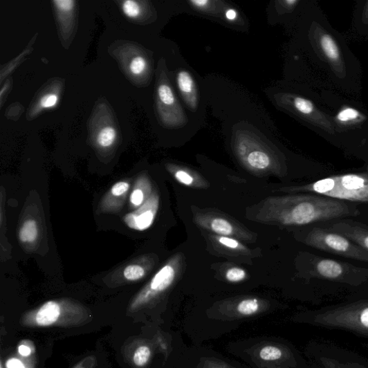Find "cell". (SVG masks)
Wrapping results in <instances>:
<instances>
[{"label": "cell", "mask_w": 368, "mask_h": 368, "mask_svg": "<svg viewBox=\"0 0 368 368\" xmlns=\"http://www.w3.org/2000/svg\"><path fill=\"white\" fill-rule=\"evenodd\" d=\"M311 322L368 335V300L321 311L312 317Z\"/></svg>", "instance_id": "cell-7"}, {"label": "cell", "mask_w": 368, "mask_h": 368, "mask_svg": "<svg viewBox=\"0 0 368 368\" xmlns=\"http://www.w3.org/2000/svg\"><path fill=\"white\" fill-rule=\"evenodd\" d=\"M303 24L309 87L357 100L362 94V68L346 35L330 24L316 1H309Z\"/></svg>", "instance_id": "cell-1"}, {"label": "cell", "mask_w": 368, "mask_h": 368, "mask_svg": "<svg viewBox=\"0 0 368 368\" xmlns=\"http://www.w3.org/2000/svg\"><path fill=\"white\" fill-rule=\"evenodd\" d=\"M7 368H25L22 362L19 360L12 358L6 363Z\"/></svg>", "instance_id": "cell-36"}, {"label": "cell", "mask_w": 368, "mask_h": 368, "mask_svg": "<svg viewBox=\"0 0 368 368\" xmlns=\"http://www.w3.org/2000/svg\"><path fill=\"white\" fill-rule=\"evenodd\" d=\"M226 17L227 18L228 21L234 22L238 18V13L235 10L230 8L226 12Z\"/></svg>", "instance_id": "cell-37"}, {"label": "cell", "mask_w": 368, "mask_h": 368, "mask_svg": "<svg viewBox=\"0 0 368 368\" xmlns=\"http://www.w3.org/2000/svg\"><path fill=\"white\" fill-rule=\"evenodd\" d=\"M286 191L292 193H315L337 200L367 203L368 173L329 176L307 185L287 188Z\"/></svg>", "instance_id": "cell-5"}, {"label": "cell", "mask_w": 368, "mask_h": 368, "mask_svg": "<svg viewBox=\"0 0 368 368\" xmlns=\"http://www.w3.org/2000/svg\"><path fill=\"white\" fill-rule=\"evenodd\" d=\"M343 365L346 368H367L358 362H347Z\"/></svg>", "instance_id": "cell-39"}, {"label": "cell", "mask_w": 368, "mask_h": 368, "mask_svg": "<svg viewBox=\"0 0 368 368\" xmlns=\"http://www.w3.org/2000/svg\"><path fill=\"white\" fill-rule=\"evenodd\" d=\"M62 314V305L57 301H49L42 306L35 315V324L48 326L56 323Z\"/></svg>", "instance_id": "cell-22"}, {"label": "cell", "mask_w": 368, "mask_h": 368, "mask_svg": "<svg viewBox=\"0 0 368 368\" xmlns=\"http://www.w3.org/2000/svg\"><path fill=\"white\" fill-rule=\"evenodd\" d=\"M0 368H3V366L1 365V367H0Z\"/></svg>", "instance_id": "cell-41"}, {"label": "cell", "mask_w": 368, "mask_h": 368, "mask_svg": "<svg viewBox=\"0 0 368 368\" xmlns=\"http://www.w3.org/2000/svg\"><path fill=\"white\" fill-rule=\"evenodd\" d=\"M318 91L332 118L342 147L361 150L368 137V109L356 99L335 91Z\"/></svg>", "instance_id": "cell-3"}, {"label": "cell", "mask_w": 368, "mask_h": 368, "mask_svg": "<svg viewBox=\"0 0 368 368\" xmlns=\"http://www.w3.org/2000/svg\"><path fill=\"white\" fill-rule=\"evenodd\" d=\"M167 169L183 186L196 189H205L208 187L207 181L193 170L174 164L167 165Z\"/></svg>", "instance_id": "cell-19"}, {"label": "cell", "mask_w": 368, "mask_h": 368, "mask_svg": "<svg viewBox=\"0 0 368 368\" xmlns=\"http://www.w3.org/2000/svg\"><path fill=\"white\" fill-rule=\"evenodd\" d=\"M194 223L201 228L217 235L234 237L237 240L252 242L255 237L250 230L230 217L214 211L192 210Z\"/></svg>", "instance_id": "cell-11"}, {"label": "cell", "mask_w": 368, "mask_h": 368, "mask_svg": "<svg viewBox=\"0 0 368 368\" xmlns=\"http://www.w3.org/2000/svg\"><path fill=\"white\" fill-rule=\"evenodd\" d=\"M361 150H363V151H368V137L365 142V144L363 145V146L362 147V149Z\"/></svg>", "instance_id": "cell-40"}, {"label": "cell", "mask_w": 368, "mask_h": 368, "mask_svg": "<svg viewBox=\"0 0 368 368\" xmlns=\"http://www.w3.org/2000/svg\"><path fill=\"white\" fill-rule=\"evenodd\" d=\"M158 96L160 102L168 109L167 117L165 118V122L172 126V120L169 109H171V111L177 126L180 127L186 123L187 119L185 115H184L183 109L178 102L171 86L165 83L160 84L158 88Z\"/></svg>", "instance_id": "cell-17"}, {"label": "cell", "mask_w": 368, "mask_h": 368, "mask_svg": "<svg viewBox=\"0 0 368 368\" xmlns=\"http://www.w3.org/2000/svg\"><path fill=\"white\" fill-rule=\"evenodd\" d=\"M338 232L349 239L358 246L368 252V227L356 222V221L345 219L338 221L326 228Z\"/></svg>", "instance_id": "cell-15"}, {"label": "cell", "mask_w": 368, "mask_h": 368, "mask_svg": "<svg viewBox=\"0 0 368 368\" xmlns=\"http://www.w3.org/2000/svg\"><path fill=\"white\" fill-rule=\"evenodd\" d=\"M234 152L244 168L255 175L284 176L286 174V163L251 137L238 138Z\"/></svg>", "instance_id": "cell-6"}, {"label": "cell", "mask_w": 368, "mask_h": 368, "mask_svg": "<svg viewBox=\"0 0 368 368\" xmlns=\"http://www.w3.org/2000/svg\"><path fill=\"white\" fill-rule=\"evenodd\" d=\"M203 368H232L223 362L217 360H207L204 362Z\"/></svg>", "instance_id": "cell-34"}, {"label": "cell", "mask_w": 368, "mask_h": 368, "mask_svg": "<svg viewBox=\"0 0 368 368\" xmlns=\"http://www.w3.org/2000/svg\"><path fill=\"white\" fill-rule=\"evenodd\" d=\"M225 276L228 282L239 283L243 282L247 278V272L240 267L232 266L227 269Z\"/></svg>", "instance_id": "cell-28"}, {"label": "cell", "mask_w": 368, "mask_h": 368, "mask_svg": "<svg viewBox=\"0 0 368 368\" xmlns=\"http://www.w3.org/2000/svg\"><path fill=\"white\" fill-rule=\"evenodd\" d=\"M303 242L322 251L348 257L357 261L368 262V252L338 232L327 229H312L304 237Z\"/></svg>", "instance_id": "cell-9"}, {"label": "cell", "mask_w": 368, "mask_h": 368, "mask_svg": "<svg viewBox=\"0 0 368 368\" xmlns=\"http://www.w3.org/2000/svg\"><path fill=\"white\" fill-rule=\"evenodd\" d=\"M40 233V223L38 220L28 217L24 221L18 231V239L24 245L33 246L39 241Z\"/></svg>", "instance_id": "cell-24"}, {"label": "cell", "mask_w": 368, "mask_h": 368, "mask_svg": "<svg viewBox=\"0 0 368 368\" xmlns=\"http://www.w3.org/2000/svg\"><path fill=\"white\" fill-rule=\"evenodd\" d=\"M122 10L126 16L131 18H136L140 13V8L138 3L133 0H127L124 2Z\"/></svg>", "instance_id": "cell-29"}, {"label": "cell", "mask_w": 368, "mask_h": 368, "mask_svg": "<svg viewBox=\"0 0 368 368\" xmlns=\"http://www.w3.org/2000/svg\"><path fill=\"white\" fill-rule=\"evenodd\" d=\"M178 88L184 101L192 110H195L198 105V92L195 82L186 70H181L177 76Z\"/></svg>", "instance_id": "cell-21"}, {"label": "cell", "mask_w": 368, "mask_h": 368, "mask_svg": "<svg viewBox=\"0 0 368 368\" xmlns=\"http://www.w3.org/2000/svg\"><path fill=\"white\" fill-rule=\"evenodd\" d=\"M146 66L145 59L141 57H138L132 61L130 68L134 75H139L145 70Z\"/></svg>", "instance_id": "cell-30"}, {"label": "cell", "mask_w": 368, "mask_h": 368, "mask_svg": "<svg viewBox=\"0 0 368 368\" xmlns=\"http://www.w3.org/2000/svg\"><path fill=\"white\" fill-rule=\"evenodd\" d=\"M155 257L151 255H142L119 268L113 276H116L126 282H136L142 280L154 268Z\"/></svg>", "instance_id": "cell-14"}, {"label": "cell", "mask_w": 368, "mask_h": 368, "mask_svg": "<svg viewBox=\"0 0 368 368\" xmlns=\"http://www.w3.org/2000/svg\"><path fill=\"white\" fill-rule=\"evenodd\" d=\"M290 353L279 345L266 344L257 351V358L264 362H279L289 359Z\"/></svg>", "instance_id": "cell-25"}, {"label": "cell", "mask_w": 368, "mask_h": 368, "mask_svg": "<svg viewBox=\"0 0 368 368\" xmlns=\"http://www.w3.org/2000/svg\"><path fill=\"white\" fill-rule=\"evenodd\" d=\"M154 190L151 181L148 176L142 175L138 178L129 198L131 208L134 210L139 208L149 198Z\"/></svg>", "instance_id": "cell-23"}, {"label": "cell", "mask_w": 368, "mask_h": 368, "mask_svg": "<svg viewBox=\"0 0 368 368\" xmlns=\"http://www.w3.org/2000/svg\"><path fill=\"white\" fill-rule=\"evenodd\" d=\"M18 352H19L21 356L27 357L30 355L31 349L29 347L23 344L18 348Z\"/></svg>", "instance_id": "cell-38"}, {"label": "cell", "mask_w": 368, "mask_h": 368, "mask_svg": "<svg viewBox=\"0 0 368 368\" xmlns=\"http://www.w3.org/2000/svg\"><path fill=\"white\" fill-rule=\"evenodd\" d=\"M209 239L213 248L225 255L232 256L250 255V250L234 237L211 234Z\"/></svg>", "instance_id": "cell-20"}, {"label": "cell", "mask_w": 368, "mask_h": 368, "mask_svg": "<svg viewBox=\"0 0 368 368\" xmlns=\"http://www.w3.org/2000/svg\"><path fill=\"white\" fill-rule=\"evenodd\" d=\"M307 274L311 278L358 286L368 282V269L333 259L311 255Z\"/></svg>", "instance_id": "cell-8"}, {"label": "cell", "mask_w": 368, "mask_h": 368, "mask_svg": "<svg viewBox=\"0 0 368 368\" xmlns=\"http://www.w3.org/2000/svg\"><path fill=\"white\" fill-rule=\"evenodd\" d=\"M320 360L324 368H346L342 363L335 359L322 357Z\"/></svg>", "instance_id": "cell-33"}, {"label": "cell", "mask_w": 368, "mask_h": 368, "mask_svg": "<svg viewBox=\"0 0 368 368\" xmlns=\"http://www.w3.org/2000/svg\"><path fill=\"white\" fill-rule=\"evenodd\" d=\"M268 307V302L261 299L245 297L223 302L220 311L228 318H243L259 315Z\"/></svg>", "instance_id": "cell-13"}, {"label": "cell", "mask_w": 368, "mask_h": 368, "mask_svg": "<svg viewBox=\"0 0 368 368\" xmlns=\"http://www.w3.org/2000/svg\"><path fill=\"white\" fill-rule=\"evenodd\" d=\"M58 97L56 95H47L41 100V106L43 108H50L57 104Z\"/></svg>", "instance_id": "cell-32"}, {"label": "cell", "mask_w": 368, "mask_h": 368, "mask_svg": "<svg viewBox=\"0 0 368 368\" xmlns=\"http://www.w3.org/2000/svg\"><path fill=\"white\" fill-rule=\"evenodd\" d=\"M53 3L56 7L64 12H70L73 10L75 2L73 0H55Z\"/></svg>", "instance_id": "cell-31"}, {"label": "cell", "mask_w": 368, "mask_h": 368, "mask_svg": "<svg viewBox=\"0 0 368 368\" xmlns=\"http://www.w3.org/2000/svg\"><path fill=\"white\" fill-rule=\"evenodd\" d=\"M359 214L356 207L343 201L303 194L266 198L248 210L247 217L255 223L302 226Z\"/></svg>", "instance_id": "cell-2"}, {"label": "cell", "mask_w": 368, "mask_h": 368, "mask_svg": "<svg viewBox=\"0 0 368 368\" xmlns=\"http://www.w3.org/2000/svg\"><path fill=\"white\" fill-rule=\"evenodd\" d=\"M151 357V349L148 346H140L136 349L134 356V362L138 367L148 364Z\"/></svg>", "instance_id": "cell-27"}, {"label": "cell", "mask_w": 368, "mask_h": 368, "mask_svg": "<svg viewBox=\"0 0 368 368\" xmlns=\"http://www.w3.org/2000/svg\"><path fill=\"white\" fill-rule=\"evenodd\" d=\"M117 133L112 127H106L102 129L98 136V142L103 148H108L116 141Z\"/></svg>", "instance_id": "cell-26"}, {"label": "cell", "mask_w": 368, "mask_h": 368, "mask_svg": "<svg viewBox=\"0 0 368 368\" xmlns=\"http://www.w3.org/2000/svg\"><path fill=\"white\" fill-rule=\"evenodd\" d=\"M159 205L160 197L158 192L154 190L142 205L125 215L123 220L125 225L129 228L137 231L149 229L154 223Z\"/></svg>", "instance_id": "cell-12"}, {"label": "cell", "mask_w": 368, "mask_h": 368, "mask_svg": "<svg viewBox=\"0 0 368 368\" xmlns=\"http://www.w3.org/2000/svg\"><path fill=\"white\" fill-rule=\"evenodd\" d=\"M181 253L174 255L154 275L151 280L138 294L131 304L137 309L156 300L167 292L179 277L183 264Z\"/></svg>", "instance_id": "cell-10"}, {"label": "cell", "mask_w": 368, "mask_h": 368, "mask_svg": "<svg viewBox=\"0 0 368 368\" xmlns=\"http://www.w3.org/2000/svg\"><path fill=\"white\" fill-rule=\"evenodd\" d=\"M131 183L127 181H118L104 195L100 204V210L102 212H117L123 206Z\"/></svg>", "instance_id": "cell-18"}, {"label": "cell", "mask_w": 368, "mask_h": 368, "mask_svg": "<svg viewBox=\"0 0 368 368\" xmlns=\"http://www.w3.org/2000/svg\"><path fill=\"white\" fill-rule=\"evenodd\" d=\"M279 98L281 104L313 131L330 143L342 147L332 118L318 91L309 87L302 92H287Z\"/></svg>", "instance_id": "cell-4"}, {"label": "cell", "mask_w": 368, "mask_h": 368, "mask_svg": "<svg viewBox=\"0 0 368 368\" xmlns=\"http://www.w3.org/2000/svg\"><path fill=\"white\" fill-rule=\"evenodd\" d=\"M194 8L200 10H207L210 8L212 2L208 0H192L190 2Z\"/></svg>", "instance_id": "cell-35"}, {"label": "cell", "mask_w": 368, "mask_h": 368, "mask_svg": "<svg viewBox=\"0 0 368 368\" xmlns=\"http://www.w3.org/2000/svg\"><path fill=\"white\" fill-rule=\"evenodd\" d=\"M345 35L348 41H368V0H358L356 2L351 26Z\"/></svg>", "instance_id": "cell-16"}]
</instances>
